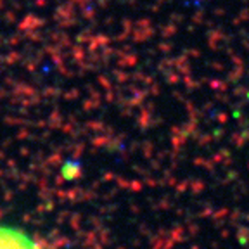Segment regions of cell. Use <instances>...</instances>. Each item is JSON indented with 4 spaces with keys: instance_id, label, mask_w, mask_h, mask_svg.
I'll list each match as a JSON object with an SVG mask.
<instances>
[{
    "instance_id": "6da1fadb",
    "label": "cell",
    "mask_w": 249,
    "mask_h": 249,
    "mask_svg": "<svg viewBox=\"0 0 249 249\" xmlns=\"http://www.w3.org/2000/svg\"><path fill=\"white\" fill-rule=\"evenodd\" d=\"M0 249H43L24 230L11 225H0Z\"/></svg>"
}]
</instances>
